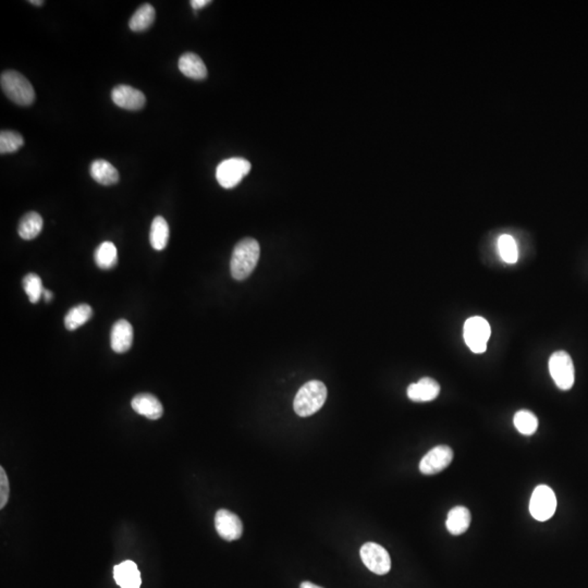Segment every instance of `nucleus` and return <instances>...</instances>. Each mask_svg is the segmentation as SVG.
Returning a JSON list of instances; mask_svg holds the SVG:
<instances>
[{"label":"nucleus","instance_id":"cd10ccee","mask_svg":"<svg viewBox=\"0 0 588 588\" xmlns=\"http://www.w3.org/2000/svg\"><path fill=\"white\" fill-rule=\"evenodd\" d=\"M10 494V485L3 467H0V508L3 509Z\"/></svg>","mask_w":588,"mask_h":588},{"label":"nucleus","instance_id":"9d476101","mask_svg":"<svg viewBox=\"0 0 588 588\" xmlns=\"http://www.w3.org/2000/svg\"><path fill=\"white\" fill-rule=\"evenodd\" d=\"M215 527L219 536L227 541H237L243 534L242 521L229 510H218L215 515Z\"/></svg>","mask_w":588,"mask_h":588},{"label":"nucleus","instance_id":"393cba45","mask_svg":"<svg viewBox=\"0 0 588 588\" xmlns=\"http://www.w3.org/2000/svg\"><path fill=\"white\" fill-rule=\"evenodd\" d=\"M24 145L23 136L19 132L3 130L0 132V154L15 153Z\"/></svg>","mask_w":588,"mask_h":588},{"label":"nucleus","instance_id":"423d86ee","mask_svg":"<svg viewBox=\"0 0 588 588\" xmlns=\"http://www.w3.org/2000/svg\"><path fill=\"white\" fill-rule=\"evenodd\" d=\"M252 165L241 157L226 159L219 163L216 170V179L225 189H233L250 173Z\"/></svg>","mask_w":588,"mask_h":588},{"label":"nucleus","instance_id":"c756f323","mask_svg":"<svg viewBox=\"0 0 588 588\" xmlns=\"http://www.w3.org/2000/svg\"><path fill=\"white\" fill-rule=\"evenodd\" d=\"M300 588H323L321 586L315 585L314 583H311V582H303L300 585Z\"/></svg>","mask_w":588,"mask_h":588},{"label":"nucleus","instance_id":"f03ea898","mask_svg":"<svg viewBox=\"0 0 588 588\" xmlns=\"http://www.w3.org/2000/svg\"><path fill=\"white\" fill-rule=\"evenodd\" d=\"M327 393L324 383L319 381H309L297 391L294 398V411L301 418L313 416L324 406Z\"/></svg>","mask_w":588,"mask_h":588},{"label":"nucleus","instance_id":"f3484780","mask_svg":"<svg viewBox=\"0 0 588 588\" xmlns=\"http://www.w3.org/2000/svg\"><path fill=\"white\" fill-rule=\"evenodd\" d=\"M471 512L467 508L462 507V506H457L450 510L448 513L447 522H446V527L450 534L462 535L469 529L471 525Z\"/></svg>","mask_w":588,"mask_h":588},{"label":"nucleus","instance_id":"a878e982","mask_svg":"<svg viewBox=\"0 0 588 588\" xmlns=\"http://www.w3.org/2000/svg\"><path fill=\"white\" fill-rule=\"evenodd\" d=\"M498 250H499L501 260L507 264H515L519 257L517 243L513 237L509 235H500L498 239Z\"/></svg>","mask_w":588,"mask_h":588},{"label":"nucleus","instance_id":"9b49d317","mask_svg":"<svg viewBox=\"0 0 588 588\" xmlns=\"http://www.w3.org/2000/svg\"><path fill=\"white\" fill-rule=\"evenodd\" d=\"M112 99L117 106L131 112L140 110L146 104L145 95L130 85L122 84L115 87L112 91Z\"/></svg>","mask_w":588,"mask_h":588},{"label":"nucleus","instance_id":"b1692460","mask_svg":"<svg viewBox=\"0 0 588 588\" xmlns=\"http://www.w3.org/2000/svg\"><path fill=\"white\" fill-rule=\"evenodd\" d=\"M514 426L522 435L531 436L538 428V420L531 411L521 410L515 413L513 418Z\"/></svg>","mask_w":588,"mask_h":588},{"label":"nucleus","instance_id":"bb28decb","mask_svg":"<svg viewBox=\"0 0 588 588\" xmlns=\"http://www.w3.org/2000/svg\"><path fill=\"white\" fill-rule=\"evenodd\" d=\"M22 284L31 303H33V304L38 303L43 293H44V288H43L42 279H41L40 276L36 274H27L23 279Z\"/></svg>","mask_w":588,"mask_h":588},{"label":"nucleus","instance_id":"7ed1b4c3","mask_svg":"<svg viewBox=\"0 0 588 588\" xmlns=\"http://www.w3.org/2000/svg\"><path fill=\"white\" fill-rule=\"evenodd\" d=\"M0 85L8 98L20 106H30L35 101L34 87L30 81L15 70H7L0 77Z\"/></svg>","mask_w":588,"mask_h":588},{"label":"nucleus","instance_id":"aec40b11","mask_svg":"<svg viewBox=\"0 0 588 588\" xmlns=\"http://www.w3.org/2000/svg\"><path fill=\"white\" fill-rule=\"evenodd\" d=\"M149 241L156 251H163L168 244L169 226L166 219L161 216L154 218L149 233Z\"/></svg>","mask_w":588,"mask_h":588},{"label":"nucleus","instance_id":"4be33fe9","mask_svg":"<svg viewBox=\"0 0 588 588\" xmlns=\"http://www.w3.org/2000/svg\"><path fill=\"white\" fill-rule=\"evenodd\" d=\"M95 263L101 270H112L118 264V251L110 241H105L97 247L94 254Z\"/></svg>","mask_w":588,"mask_h":588},{"label":"nucleus","instance_id":"4468645a","mask_svg":"<svg viewBox=\"0 0 588 588\" xmlns=\"http://www.w3.org/2000/svg\"><path fill=\"white\" fill-rule=\"evenodd\" d=\"M131 406L138 414L149 420H159L163 414V404L151 393H140L134 397Z\"/></svg>","mask_w":588,"mask_h":588},{"label":"nucleus","instance_id":"39448f33","mask_svg":"<svg viewBox=\"0 0 588 588\" xmlns=\"http://www.w3.org/2000/svg\"><path fill=\"white\" fill-rule=\"evenodd\" d=\"M492 329L486 319L480 316L466 319L463 329V337L471 351L476 354L484 353L490 341Z\"/></svg>","mask_w":588,"mask_h":588},{"label":"nucleus","instance_id":"5701e85b","mask_svg":"<svg viewBox=\"0 0 588 588\" xmlns=\"http://www.w3.org/2000/svg\"><path fill=\"white\" fill-rule=\"evenodd\" d=\"M93 316V309L89 304H80L72 307L64 316V326L68 330H77Z\"/></svg>","mask_w":588,"mask_h":588},{"label":"nucleus","instance_id":"2eb2a0df","mask_svg":"<svg viewBox=\"0 0 588 588\" xmlns=\"http://www.w3.org/2000/svg\"><path fill=\"white\" fill-rule=\"evenodd\" d=\"M115 581L122 588H140L142 578L135 562L126 560L114 568Z\"/></svg>","mask_w":588,"mask_h":588},{"label":"nucleus","instance_id":"6ab92c4d","mask_svg":"<svg viewBox=\"0 0 588 588\" xmlns=\"http://www.w3.org/2000/svg\"><path fill=\"white\" fill-rule=\"evenodd\" d=\"M42 229V216L35 212H30L21 218L20 223L17 227V233L23 240H33L40 235Z\"/></svg>","mask_w":588,"mask_h":588},{"label":"nucleus","instance_id":"6e6552de","mask_svg":"<svg viewBox=\"0 0 588 588\" xmlns=\"http://www.w3.org/2000/svg\"><path fill=\"white\" fill-rule=\"evenodd\" d=\"M362 561L369 571L377 575H385L391 568V559L388 551L376 543H366L360 550Z\"/></svg>","mask_w":588,"mask_h":588},{"label":"nucleus","instance_id":"c85d7f7f","mask_svg":"<svg viewBox=\"0 0 588 588\" xmlns=\"http://www.w3.org/2000/svg\"><path fill=\"white\" fill-rule=\"evenodd\" d=\"M190 3L193 9L198 10V9H202V8L206 7V6L212 3V1L210 0H192V1H190Z\"/></svg>","mask_w":588,"mask_h":588},{"label":"nucleus","instance_id":"1a4fd4ad","mask_svg":"<svg viewBox=\"0 0 588 588\" xmlns=\"http://www.w3.org/2000/svg\"><path fill=\"white\" fill-rule=\"evenodd\" d=\"M453 460V451L449 446H437L428 451L420 463L422 474L434 475L443 472Z\"/></svg>","mask_w":588,"mask_h":588},{"label":"nucleus","instance_id":"dca6fc26","mask_svg":"<svg viewBox=\"0 0 588 588\" xmlns=\"http://www.w3.org/2000/svg\"><path fill=\"white\" fill-rule=\"evenodd\" d=\"M179 70L186 77L193 80H204L207 78V68L203 60L194 52H186L182 54L178 62Z\"/></svg>","mask_w":588,"mask_h":588},{"label":"nucleus","instance_id":"7c9ffc66","mask_svg":"<svg viewBox=\"0 0 588 588\" xmlns=\"http://www.w3.org/2000/svg\"><path fill=\"white\" fill-rule=\"evenodd\" d=\"M43 295H44L45 300H46V302L52 301V292L47 291V290H44V293H43Z\"/></svg>","mask_w":588,"mask_h":588},{"label":"nucleus","instance_id":"0eeeda50","mask_svg":"<svg viewBox=\"0 0 588 588\" xmlns=\"http://www.w3.org/2000/svg\"><path fill=\"white\" fill-rule=\"evenodd\" d=\"M557 509V498L554 490L546 485L535 488L529 501V512L536 521H548Z\"/></svg>","mask_w":588,"mask_h":588},{"label":"nucleus","instance_id":"f8f14e48","mask_svg":"<svg viewBox=\"0 0 588 588\" xmlns=\"http://www.w3.org/2000/svg\"><path fill=\"white\" fill-rule=\"evenodd\" d=\"M440 385L435 379L424 377L408 387V397L414 402H429L439 396Z\"/></svg>","mask_w":588,"mask_h":588},{"label":"nucleus","instance_id":"f257e3e1","mask_svg":"<svg viewBox=\"0 0 588 588\" xmlns=\"http://www.w3.org/2000/svg\"><path fill=\"white\" fill-rule=\"evenodd\" d=\"M260 247L255 239L245 237L235 245L230 260L231 276L235 280L250 277L260 260Z\"/></svg>","mask_w":588,"mask_h":588},{"label":"nucleus","instance_id":"412c9836","mask_svg":"<svg viewBox=\"0 0 588 588\" xmlns=\"http://www.w3.org/2000/svg\"><path fill=\"white\" fill-rule=\"evenodd\" d=\"M155 9L153 6L144 3L132 15L128 22V27L133 32H144L149 30L155 21Z\"/></svg>","mask_w":588,"mask_h":588},{"label":"nucleus","instance_id":"2f4dec72","mask_svg":"<svg viewBox=\"0 0 588 588\" xmlns=\"http://www.w3.org/2000/svg\"><path fill=\"white\" fill-rule=\"evenodd\" d=\"M29 3H30L31 5L38 6V7L44 5V1H42V0H30Z\"/></svg>","mask_w":588,"mask_h":588},{"label":"nucleus","instance_id":"20e7f679","mask_svg":"<svg viewBox=\"0 0 588 588\" xmlns=\"http://www.w3.org/2000/svg\"><path fill=\"white\" fill-rule=\"evenodd\" d=\"M549 373L557 387L570 390L575 381V369L571 356L566 351H557L549 358Z\"/></svg>","mask_w":588,"mask_h":588},{"label":"nucleus","instance_id":"ddd939ff","mask_svg":"<svg viewBox=\"0 0 588 588\" xmlns=\"http://www.w3.org/2000/svg\"><path fill=\"white\" fill-rule=\"evenodd\" d=\"M133 342V328L126 319H119L112 326L110 346L116 353L128 351Z\"/></svg>","mask_w":588,"mask_h":588},{"label":"nucleus","instance_id":"a211bd4d","mask_svg":"<svg viewBox=\"0 0 588 588\" xmlns=\"http://www.w3.org/2000/svg\"><path fill=\"white\" fill-rule=\"evenodd\" d=\"M91 178L102 186H112L119 182V172L112 163L104 159L93 161L89 168Z\"/></svg>","mask_w":588,"mask_h":588}]
</instances>
